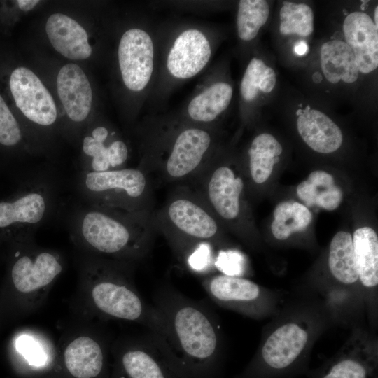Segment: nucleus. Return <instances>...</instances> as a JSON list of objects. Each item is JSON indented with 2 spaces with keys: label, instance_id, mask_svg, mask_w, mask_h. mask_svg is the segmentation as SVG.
<instances>
[{
  "label": "nucleus",
  "instance_id": "obj_9",
  "mask_svg": "<svg viewBox=\"0 0 378 378\" xmlns=\"http://www.w3.org/2000/svg\"><path fill=\"white\" fill-rule=\"evenodd\" d=\"M207 130L190 127L176 136L163 167L162 174L169 181L182 180L197 174L211 146Z\"/></svg>",
  "mask_w": 378,
  "mask_h": 378
},
{
  "label": "nucleus",
  "instance_id": "obj_34",
  "mask_svg": "<svg viewBox=\"0 0 378 378\" xmlns=\"http://www.w3.org/2000/svg\"><path fill=\"white\" fill-rule=\"evenodd\" d=\"M18 349L30 365L42 366L48 361L45 348L35 338L23 335L18 340Z\"/></svg>",
  "mask_w": 378,
  "mask_h": 378
},
{
  "label": "nucleus",
  "instance_id": "obj_33",
  "mask_svg": "<svg viewBox=\"0 0 378 378\" xmlns=\"http://www.w3.org/2000/svg\"><path fill=\"white\" fill-rule=\"evenodd\" d=\"M369 368L361 360L345 358L334 363L321 378H367Z\"/></svg>",
  "mask_w": 378,
  "mask_h": 378
},
{
  "label": "nucleus",
  "instance_id": "obj_19",
  "mask_svg": "<svg viewBox=\"0 0 378 378\" xmlns=\"http://www.w3.org/2000/svg\"><path fill=\"white\" fill-rule=\"evenodd\" d=\"M298 131L303 141L314 150L330 153L343 141L340 127L332 119L316 109L303 111L297 119Z\"/></svg>",
  "mask_w": 378,
  "mask_h": 378
},
{
  "label": "nucleus",
  "instance_id": "obj_7",
  "mask_svg": "<svg viewBox=\"0 0 378 378\" xmlns=\"http://www.w3.org/2000/svg\"><path fill=\"white\" fill-rule=\"evenodd\" d=\"M33 241L34 237L10 242L17 251L11 260L10 278L15 289L27 296L47 289L64 268L57 252L39 248Z\"/></svg>",
  "mask_w": 378,
  "mask_h": 378
},
{
  "label": "nucleus",
  "instance_id": "obj_15",
  "mask_svg": "<svg viewBox=\"0 0 378 378\" xmlns=\"http://www.w3.org/2000/svg\"><path fill=\"white\" fill-rule=\"evenodd\" d=\"M365 13L349 14L343 23L346 43L351 48L358 71L369 74L378 66V31Z\"/></svg>",
  "mask_w": 378,
  "mask_h": 378
},
{
  "label": "nucleus",
  "instance_id": "obj_28",
  "mask_svg": "<svg viewBox=\"0 0 378 378\" xmlns=\"http://www.w3.org/2000/svg\"><path fill=\"white\" fill-rule=\"evenodd\" d=\"M312 220V214L305 205L298 202H281L274 211L272 234L279 240H285L292 234L304 230Z\"/></svg>",
  "mask_w": 378,
  "mask_h": 378
},
{
  "label": "nucleus",
  "instance_id": "obj_31",
  "mask_svg": "<svg viewBox=\"0 0 378 378\" xmlns=\"http://www.w3.org/2000/svg\"><path fill=\"white\" fill-rule=\"evenodd\" d=\"M280 33L309 36L314 31V13L306 4L285 1L280 10Z\"/></svg>",
  "mask_w": 378,
  "mask_h": 378
},
{
  "label": "nucleus",
  "instance_id": "obj_16",
  "mask_svg": "<svg viewBox=\"0 0 378 378\" xmlns=\"http://www.w3.org/2000/svg\"><path fill=\"white\" fill-rule=\"evenodd\" d=\"M110 132L104 126L94 127L83 140L84 155L81 170L102 172L125 167L129 150L125 141L115 139L106 144Z\"/></svg>",
  "mask_w": 378,
  "mask_h": 378
},
{
  "label": "nucleus",
  "instance_id": "obj_2",
  "mask_svg": "<svg viewBox=\"0 0 378 378\" xmlns=\"http://www.w3.org/2000/svg\"><path fill=\"white\" fill-rule=\"evenodd\" d=\"M148 216L81 202L69 214L68 228L72 241L94 255L134 263L151 248Z\"/></svg>",
  "mask_w": 378,
  "mask_h": 378
},
{
  "label": "nucleus",
  "instance_id": "obj_1",
  "mask_svg": "<svg viewBox=\"0 0 378 378\" xmlns=\"http://www.w3.org/2000/svg\"><path fill=\"white\" fill-rule=\"evenodd\" d=\"M153 300L165 326L164 357L172 370L180 378H218L220 335L207 304L167 284L155 290Z\"/></svg>",
  "mask_w": 378,
  "mask_h": 378
},
{
  "label": "nucleus",
  "instance_id": "obj_3",
  "mask_svg": "<svg viewBox=\"0 0 378 378\" xmlns=\"http://www.w3.org/2000/svg\"><path fill=\"white\" fill-rule=\"evenodd\" d=\"M132 262L94 255L83 267L91 304L101 315L146 326L154 342L167 350V334L161 315L136 290Z\"/></svg>",
  "mask_w": 378,
  "mask_h": 378
},
{
  "label": "nucleus",
  "instance_id": "obj_14",
  "mask_svg": "<svg viewBox=\"0 0 378 378\" xmlns=\"http://www.w3.org/2000/svg\"><path fill=\"white\" fill-rule=\"evenodd\" d=\"M211 55L210 43L197 29L182 31L175 39L167 58L169 74L178 79H188L199 74Z\"/></svg>",
  "mask_w": 378,
  "mask_h": 378
},
{
  "label": "nucleus",
  "instance_id": "obj_22",
  "mask_svg": "<svg viewBox=\"0 0 378 378\" xmlns=\"http://www.w3.org/2000/svg\"><path fill=\"white\" fill-rule=\"evenodd\" d=\"M321 66L328 81L336 84L342 80L353 83L358 78V69L351 48L344 41L332 40L321 48Z\"/></svg>",
  "mask_w": 378,
  "mask_h": 378
},
{
  "label": "nucleus",
  "instance_id": "obj_35",
  "mask_svg": "<svg viewBox=\"0 0 378 378\" xmlns=\"http://www.w3.org/2000/svg\"><path fill=\"white\" fill-rule=\"evenodd\" d=\"M241 256L234 251H221L216 261V266L224 274L236 276L241 272Z\"/></svg>",
  "mask_w": 378,
  "mask_h": 378
},
{
  "label": "nucleus",
  "instance_id": "obj_10",
  "mask_svg": "<svg viewBox=\"0 0 378 378\" xmlns=\"http://www.w3.org/2000/svg\"><path fill=\"white\" fill-rule=\"evenodd\" d=\"M200 197L213 211L227 220L236 219L240 213L244 181L226 165L198 173Z\"/></svg>",
  "mask_w": 378,
  "mask_h": 378
},
{
  "label": "nucleus",
  "instance_id": "obj_25",
  "mask_svg": "<svg viewBox=\"0 0 378 378\" xmlns=\"http://www.w3.org/2000/svg\"><path fill=\"white\" fill-rule=\"evenodd\" d=\"M232 94L233 89L227 83H214L191 99L188 114L196 122H211L228 107Z\"/></svg>",
  "mask_w": 378,
  "mask_h": 378
},
{
  "label": "nucleus",
  "instance_id": "obj_17",
  "mask_svg": "<svg viewBox=\"0 0 378 378\" xmlns=\"http://www.w3.org/2000/svg\"><path fill=\"white\" fill-rule=\"evenodd\" d=\"M57 88L68 117L76 122L85 120L91 109L92 91L82 69L73 63L63 66L57 75Z\"/></svg>",
  "mask_w": 378,
  "mask_h": 378
},
{
  "label": "nucleus",
  "instance_id": "obj_20",
  "mask_svg": "<svg viewBox=\"0 0 378 378\" xmlns=\"http://www.w3.org/2000/svg\"><path fill=\"white\" fill-rule=\"evenodd\" d=\"M202 286L216 303L239 309L255 302L260 293L255 283L226 274L206 276L202 281Z\"/></svg>",
  "mask_w": 378,
  "mask_h": 378
},
{
  "label": "nucleus",
  "instance_id": "obj_26",
  "mask_svg": "<svg viewBox=\"0 0 378 378\" xmlns=\"http://www.w3.org/2000/svg\"><path fill=\"white\" fill-rule=\"evenodd\" d=\"M282 151L281 144L270 134L262 133L253 139L248 153L250 174L255 183L260 184L269 178Z\"/></svg>",
  "mask_w": 378,
  "mask_h": 378
},
{
  "label": "nucleus",
  "instance_id": "obj_8",
  "mask_svg": "<svg viewBox=\"0 0 378 378\" xmlns=\"http://www.w3.org/2000/svg\"><path fill=\"white\" fill-rule=\"evenodd\" d=\"M118 62L125 86L133 92L143 90L154 68V45L150 36L141 29L126 31L120 41Z\"/></svg>",
  "mask_w": 378,
  "mask_h": 378
},
{
  "label": "nucleus",
  "instance_id": "obj_4",
  "mask_svg": "<svg viewBox=\"0 0 378 378\" xmlns=\"http://www.w3.org/2000/svg\"><path fill=\"white\" fill-rule=\"evenodd\" d=\"M58 205L56 180L47 173L29 174L11 195L0 200V241L33 237Z\"/></svg>",
  "mask_w": 378,
  "mask_h": 378
},
{
  "label": "nucleus",
  "instance_id": "obj_23",
  "mask_svg": "<svg viewBox=\"0 0 378 378\" xmlns=\"http://www.w3.org/2000/svg\"><path fill=\"white\" fill-rule=\"evenodd\" d=\"M298 197L309 206H316L328 211L341 204L343 193L333 176L322 170L314 171L296 188Z\"/></svg>",
  "mask_w": 378,
  "mask_h": 378
},
{
  "label": "nucleus",
  "instance_id": "obj_21",
  "mask_svg": "<svg viewBox=\"0 0 378 378\" xmlns=\"http://www.w3.org/2000/svg\"><path fill=\"white\" fill-rule=\"evenodd\" d=\"M64 364L76 378H95L103 372L105 365L104 346L90 336H79L66 346Z\"/></svg>",
  "mask_w": 378,
  "mask_h": 378
},
{
  "label": "nucleus",
  "instance_id": "obj_18",
  "mask_svg": "<svg viewBox=\"0 0 378 378\" xmlns=\"http://www.w3.org/2000/svg\"><path fill=\"white\" fill-rule=\"evenodd\" d=\"M46 31L53 48L65 57L82 60L91 55L92 50L86 31L68 15H51L47 20Z\"/></svg>",
  "mask_w": 378,
  "mask_h": 378
},
{
  "label": "nucleus",
  "instance_id": "obj_32",
  "mask_svg": "<svg viewBox=\"0 0 378 378\" xmlns=\"http://www.w3.org/2000/svg\"><path fill=\"white\" fill-rule=\"evenodd\" d=\"M22 139L20 125L0 95V144L14 147L20 143Z\"/></svg>",
  "mask_w": 378,
  "mask_h": 378
},
{
  "label": "nucleus",
  "instance_id": "obj_12",
  "mask_svg": "<svg viewBox=\"0 0 378 378\" xmlns=\"http://www.w3.org/2000/svg\"><path fill=\"white\" fill-rule=\"evenodd\" d=\"M120 378H180L148 335L125 344L118 351Z\"/></svg>",
  "mask_w": 378,
  "mask_h": 378
},
{
  "label": "nucleus",
  "instance_id": "obj_11",
  "mask_svg": "<svg viewBox=\"0 0 378 378\" xmlns=\"http://www.w3.org/2000/svg\"><path fill=\"white\" fill-rule=\"evenodd\" d=\"M10 88L16 106L29 120L41 126L55 123L57 108L53 98L38 76L26 67L11 74Z\"/></svg>",
  "mask_w": 378,
  "mask_h": 378
},
{
  "label": "nucleus",
  "instance_id": "obj_36",
  "mask_svg": "<svg viewBox=\"0 0 378 378\" xmlns=\"http://www.w3.org/2000/svg\"><path fill=\"white\" fill-rule=\"evenodd\" d=\"M19 8L23 11H29L34 8L39 2L36 0H19L17 1Z\"/></svg>",
  "mask_w": 378,
  "mask_h": 378
},
{
  "label": "nucleus",
  "instance_id": "obj_30",
  "mask_svg": "<svg viewBox=\"0 0 378 378\" xmlns=\"http://www.w3.org/2000/svg\"><path fill=\"white\" fill-rule=\"evenodd\" d=\"M270 7L265 0H241L239 3L237 25L239 37L245 41L253 40L267 22Z\"/></svg>",
  "mask_w": 378,
  "mask_h": 378
},
{
  "label": "nucleus",
  "instance_id": "obj_24",
  "mask_svg": "<svg viewBox=\"0 0 378 378\" xmlns=\"http://www.w3.org/2000/svg\"><path fill=\"white\" fill-rule=\"evenodd\" d=\"M353 245L358 274L362 284L372 288L378 284V237L370 227L357 229L353 235Z\"/></svg>",
  "mask_w": 378,
  "mask_h": 378
},
{
  "label": "nucleus",
  "instance_id": "obj_37",
  "mask_svg": "<svg viewBox=\"0 0 378 378\" xmlns=\"http://www.w3.org/2000/svg\"><path fill=\"white\" fill-rule=\"evenodd\" d=\"M295 51L298 55H304L308 51V46L304 41H300L295 45Z\"/></svg>",
  "mask_w": 378,
  "mask_h": 378
},
{
  "label": "nucleus",
  "instance_id": "obj_27",
  "mask_svg": "<svg viewBox=\"0 0 378 378\" xmlns=\"http://www.w3.org/2000/svg\"><path fill=\"white\" fill-rule=\"evenodd\" d=\"M328 265L330 272L339 281L351 284L358 279L352 236L340 231L330 244Z\"/></svg>",
  "mask_w": 378,
  "mask_h": 378
},
{
  "label": "nucleus",
  "instance_id": "obj_13",
  "mask_svg": "<svg viewBox=\"0 0 378 378\" xmlns=\"http://www.w3.org/2000/svg\"><path fill=\"white\" fill-rule=\"evenodd\" d=\"M307 341V332L296 323H287L278 328L268 337L262 348L261 368L246 378H255L264 370L282 372L290 369Z\"/></svg>",
  "mask_w": 378,
  "mask_h": 378
},
{
  "label": "nucleus",
  "instance_id": "obj_29",
  "mask_svg": "<svg viewBox=\"0 0 378 378\" xmlns=\"http://www.w3.org/2000/svg\"><path fill=\"white\" fill-rule=\"evenodd\" d=\"M276 74L272 68L253 57L248 63L240 84V92L246 102H252L260 92L269 93L276 85Z\"/></svg>",
  "mask_w": 378,
  "mask_h": 378
},
{
  "label": "nucleus",
  "instance_id": "obj_6",
  "mask_svg": "<svg viewBox=\"0 0 378 378\" xmlns=\"http://www.w3.org/2000/svg\"><path fill=\"white\" fill-rule=\"evenodd\" d=\"M160 220L174 249L188 260L202 246L211 244L218 232V223L207 206L192 192L174 195Z\"/></svg>",
  "mask_w": 378,
  "mask_h": 378
},
{
  "label": "nucleus",
  "instance_id": "obj_5",
  "mask_svg": "<svg viewBox=\"0 0 378 378\" xmlns=\"http://www.w3.org/2000/svg\"><path fill=\"white\" fill-rule=\"evenodd\" d=\"M150 183L145 172L123 167L102 172L79 171L76 190L84 204L148 214Z\"/></svg>",
  "mask_w": 378,
  "mask_h": 378
},
{
  "label": "nucleus",
  "instance_id": "obj_38",
  "mask_svg": "<svg viewBox=\"0 0 378 378\" xmlns=\"http://www.w3.org/2000/svg\"><path fill=\"white\" fill-rule=\"evenodd\" d=\"M378 7L376 6L374 8V23L376 27L378 28Z\"/></svg>",
  "mask_w": 378,
  "mask_h": 378
}]
</instances>
